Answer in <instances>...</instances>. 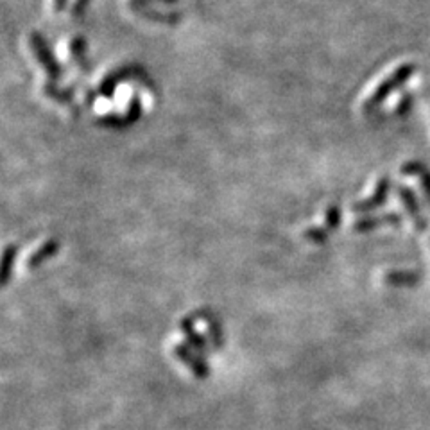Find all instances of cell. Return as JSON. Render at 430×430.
I'll return each instance as SVG.
<instances>
[{
	"mask_svg": "<svg viewBox=\"0 0 430 430\" xmlns=\"http://www.w3.org/2000/svg\"><path fill=\"white\" fill-rule=\"evenodd\" d=\"M196 317L203 319L206 323V330H208V339H210V344L214 350H223L224 348V330H223V323H221L219 316L210 309H201L194 314Z\"/></svg>",
	"mask_w": 430,
	"mask_h": 430,
	"instance_id": "obj_3",
	"label": "cell"
},
{
	"mask_svg": "<svg viewBox=\"0 0 430 430\" xmlns=\"http://www.w3.org/2000/svg\"><path fill=\"white\" fill-rule=\"evenodd\" d=\"M429 248H430V241H429Z\"/></svg>",
	"mask_w": 430,
	"mask_h": 430,
	"instance_id": "obj_15",
	"label": "cell"
},
{
	"mask_svg": "<svg viewBox=\"0 0 430 430\" xmlns=\"http://www.w3.org/2000/svg\"><path fill=\"white\" fill-rule=\"evenodd\" d=\"M402 217L397 214H385L380 217H364V219H358L357 223H353V230L358 233H364V231H371L375 228L382 226V224H400Z\"/></svg>",
	"mask_w": 430,
	"mask_h": 430,
	"instance_id": "obj_8",
	"label": "cell"
},
{
	"mask_svg": "<svg viewBox=\"0 0 430 430\" xmlns=\"http://www.w3.org/2000/svg\"><path fill=\"white\" fill-rule=\"evenodd\" d=\"M341 223V210L337 204H332V206L326 208L325 211V228L329 231H333Z\"/></svg>",
	"mask_w": 430,
	"mask_h": 430,
	"instance_id": "obj_12",
	"label": "cell"
},
{
	"mask_svg": "<svg viewBox=\"0 0 430 430\" xmlns=\"http://www.w3.org/2000/svg\"><path fill=\"white\" fill-rule=\"evenodd\" d=\"M180 330H182V333L185 336V343L189 344L190 348H194L197 353H201L203 357H206L208 351H210L208 339L203 336V333H199L196 330V325H194V317H190V316L183 317V319L180 321Z\"/></svg>",
	"mask_w": 430,
	"mask_h": 430,
	"instance_id": "obj_4",
	"label": "cell"
},
{
	"mask_svg": "<svg viewBox=\"0 0 430 430\" xmlns=\"http://www.w3.org/2000/svg\"><path fill=\"white\" fill-rule=\"evenodd\" d=\"M330 237V231L326 230V228H307L305 230V238H309V241L316 242V244H323V242L329 241Z\"/></svg>",
	"mask_w": 430,
	"mask_h": 430,
	"instance_id": "obj_13",
	"label": "cell"
},
{
	"mask_svg": "<svg viewBox=\"0 0 430 430\" xmlns=\"http://www.w3.org/2000/svg\"><path fill=\"white\" fill-rule=\"evenodd\" d=\"M65 0H50V9H60Z\"/></svg>",
	"mask_w": 430,
	"mask_h": 430,
	"instance_id": "obj_14",
	"label": "cell"
},
{
	"mask_svg": "<svg viewBox=\"0 0 430 430\" xmlns=\"http://www.w3.org/2000/svg\"><path fill=\"white\" fill-rule=\"evenodd\" d=\"M402 172L407 174V176L418 177L423 196H425L426 201L430 203V172L429 170H426L421 163H407V165H404Z\"/></svg>",
	"mask_w": 430,
	"mask_h": 430,
	"instance_id": "obj_11",
	"label": "cell"
},
{
	"mask_svg": "<svg viewBox=\"0 0 430 430\" xmlns=\"http://www.w3.org/2000/svg\"><path fill=\"white\" fill-rule=\"evenodd\" d=\"M387 192H389V180L382 177V180H378L377 187H375V192L371 194V196H368L366 199L355 203L353 206H351V210L358 211V214H368V211L377 210L378 206L384 204L385 197H387Z\"/></svg>",
	"mask_w": 430,
	"mask_h": 430,
	"instance_id": "obj_5",
	"label": "cell"
},
{
	"mask_svg": "<svg viewBox=\"0 0 430 430\" xmlns=\"http://www.w3.org/2000/svg\"><path fill=\"white\" fill-rule=\"evenodd\" d=\"M60 249H61V244H60V241H56V238H50V241L43 242V244L40 246L36 251H33V253L27 257V260H26L27 268L29 269L40 268V265L45 264L49 258H53L54 255L60 253Z\"/></svg>",
	"mask_w": 430,
	"mask_h": 430,
	"instance_id": "obj_7",
	"label": "cell"
},
{
	"mask_svg": "<svg viewBox=\"0 0 430 430\" xmlns=\"http://www.w3.org/2000/svg\"><path fill=\"white\" fill-rule=\"evenodd\" d=\"M412 70H414V67H412L411 63L398 65L395 70L389 72L387 76H384L377 84H375L373 90L368 92V94L364 95L363 106H360V108L366 111V110H370V108H373V106H377L378 102L384 101L385 95H389L392 90H395V88L398 87V84L404 83V81L411 76Z\"/></svg>",
	"mask_w": 430,
	"mask_h": 430,
	"instance_id": "obj_1",
	"label": "cell"
},
{
	"mask_svg": "<svg viewBox=\"0 0 430 430\" xmlns=\"http://www.w3.org/2000/svg\"><path fill=\"white\" fill-rule=\"evenodd\" d=\"M16 255H18V248L13 244L6 246L4 253H2V265H0V285L6 287L9 280L13 278L16 264Z\"/></svg>",
	"mask_w": 430,
	"mask_h": 430,
	"instance_id": "obj_10",
	"label": "cell"
},
{
	"mask_svg": "<svg viewBox=\"0 0 430 430\" xmlns=\"http://www.w3.org/2000/svg\"><path fill=\"white\" fill-rule=\"evenodd\" d=\"M419 280H421V275L418 271H411V269H395V271H387L384 275V282L395 287L414 285Z\"/></svg>",
	"mask_w": 430,
	"mask_h": 430,
	"instance_id": "obj_9",
	"label": "cell"
},
{
	"mask_svg": "<svg viewBox=\"0 0 430 430\" xmlns=\"http://www.w3.org/2000/svg\"><path fill=\"white\" fill-rule=\"evenodd\" d=\"M172 351H174V355H176L177 360H180L183 366L189 368L197 380H206V378L210 377V366H208V363L204 360L206 357H203L201 353H197V351L194 350V348H190L189 344L177 343L176 346H174Z\"/></svg>",
	"mask_w": 430,
	"mask_h": 430,
	"instance_id": "obj_2",
	"label": "cell"
},
{
	"mask_svg": "<svg viewBox=\"0 0 430 430\" xmlns=\"http://www.w3.org/2000/svg\"><path fill=\"white\" fill-rule=\"evenodd\" d=\"M398 199H400L402 206L405 208V214L411 217V221H412V224H414L416 230L425 231L426 221L423 219L421 210H419V204H418V201H416L414 194L407 189H400L398 190Z\"/></svg>",
	"mask_w": 430,
	"mask_h": 430,
	"instance_id": "obj_6",
	"label": "cell"
}]
</instances>
